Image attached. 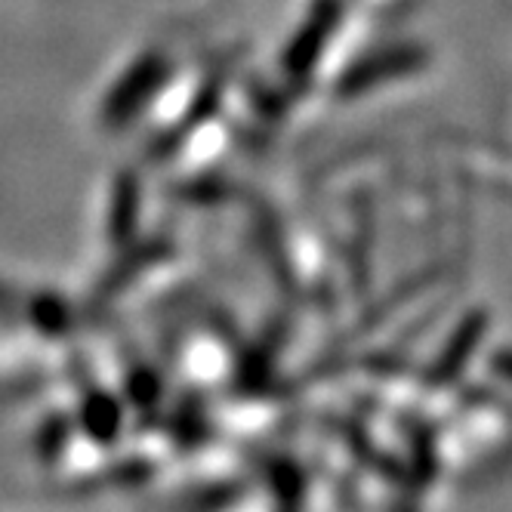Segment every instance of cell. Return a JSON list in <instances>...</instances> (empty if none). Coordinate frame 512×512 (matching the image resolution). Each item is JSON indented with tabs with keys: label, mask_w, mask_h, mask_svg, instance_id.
<instances>
[{
	"label": "cell",
	"mask_w": 512,
	"mask_h": 512,
	"mask_svg": "<svg viewBox=\"0 0 512 512\" xmlns=\"http://www.w3.org/2000/svg\"><path fill=\"white\" fill-rule=\"evenodd\" d=\"M167 78H170V62L164 53L149 50V53L136 56L133 65H127V71L102 99V108H99L102 127H112V130L127 127L142 108L161 93Z\"/></svg>",
	"instance_id": "6da1fadb"
},
{
	"label": "cell",
	"mask_w": 512,
	"mask_h": 512,
	"mask_svg": "<svg viewBox=\"0 0 512 512\" xmlns=\"http://www.w3.org/2000/svg\"><path fill=\"white\" fill-rule=\"evenodd\" d=\"M426 62H429V53L417 44H398V47L374 50L343 71V78L337 81V96L340 99L368 96L380 84L417 75V71H423Z\"/></svg>",
	"instance_id": "7a4b0ae2"
},
{
	"label": "cell",
	"mask_w": 512,
	"mask_h": 512,
	"mask_svg": "<svg viewBox=\"0 0 512 512\" xmlns=\"http://www.w3.org/2000/svg\"><path fill=\"white\" fill-rule=\"evenodd\" d=\"M343 19V4L340 0H315L306 22L297 28V34L290 38L287 50H284V71L290 78H309L324 47L331 44V38L340 28Z\"/></svg>",
	"instance_id": "3957f363"
},
{
	"label": "cell",
	"mask_w": 512,
	"mask_h": 512,
	"mask_svg": "<svg viewBox=\"0 0 512 512\" xmlns=\"http://www.w3.org/2000/svg\"><path fill=\"white\" fill-rule=\"evenodd\" d=\"M78 435L96 448H115L127 429V398L108 386L90 383L81 389L75 405Z\"/></svg>",
	"instance_id": "277c9868"
},
{
	"label": "cell",
	"mask_w": 512,
	"mask_h": 512,
	"mask_svg": "<svg viewBox=\"0 0 512 512\" xmlns=\"http://www.w3.org/2000/svg\"><path fill=\"white\" fill-rule=\"evenodd\" d=\"M485 334H488V312L485 309H469L454 324V331L445 340V346L435 352L432 364H429L426 374H423V383L429 389H442V386L454 383L466 371L469 358L479 352Z\"/></svg>",
	"instance_id": "5b68a950"
},
{
	"label": "cell",
	"mask_w": 512,
	"mask_h": 512,
	"mask_svg": "<svg viewBox=\"0 0 512 512\" xmlns=\"http://www.w3.org/2000/svg\"><path fill=\"white\" fill-rule=\"evenodd\" d=\"M142 216V186L133 170H124L112 182V195H108L105 210V238L112 247L127 250L136 241Z\"/></svg>",
	"instance_id": "8992f818"
},
{
	"label": "cell",
	"mask_w": 512,
	"mask_h": 512,
	"mask_svg": "<svg viewBox=\"0 0 512 512\" xmlns=\"http://www.w3.org/2000/svg\"><path fill=\"white\" fill-rule=\"evenodd\" d=\"M22 315L34 331L50 340L65 337L71 324H75V312H71L68 300L53 294V290H34V294H28L22 300Z\"/></svg>",
	"instance_id": "52a82bcc"
},
{
	"label": "cell",
	"mask_w": 512,
	"mask_h": 512,
	"mask_svg": "<svg viewBox=\"0 0 512 512\" xmlns=\"http://www.w3.org/2000/svg\"><path fill=\"white\" fill-rule=\"evenodd\" d=\"M78 435V423H75V411H50L38 426H34V438H31V451L44 466H56L65 451L71 448Z\"/></svg>",
	"instance_id": "ba28073f"
},
{
	"label": "cell",
	"mask_w": 512,
	"mask_h": 512,
	"mask_svg": "<svg viewBox=\"0 0 512 512\" xmlns=\"http://www.w3.org/2000/svg\"><path fill=\"white\" fill-rule=\"evenodd\" d=\"M161 377L155 374V368H130L127 380H124V398L127 405L139 408V411H152L161 401Z\"/></svg>",
	"instance_id": "9c48e42d"
},
{
	"label": "cell",
	"mask_w": 512,
	"mask_h": 512,
	"mask_svg": "<svg viewBox=\"0 0 512 512\" xmlns=\"http://www.w3.org/2000/svg\"><path fill=\"white\" fill-rule=\"evenodd\" d=\"M269 482H272L275 497H278V500H284V503H297V500H300V494H303V485H306L303 472H300L297 466H290L287 460H281V463H275V466H272Z\"/></svg>",
	"instance_id": "30bf717a"
},
{
	"label": "cell",
	"mask_w": 512,
	"mask_h": 512,
	"mask_svg": "<svg viewBox=\"0 0 512 512\" xmlns=\"http://www.w3.org/2000/svg\"><path fill=\"white\" fill-rule=\"evenodd\" d=\"M491 371H494L500 380L512 383V346H503V349H497V352L491 355Z\"/></svg>",
	"instance_id": "8fae6325"
},
{
	"label": "cell",
	"mask_w": 512,
	"mask_h": 512,
	"mask_svg": "<svg viewBox=\"0 0 512 512\" xmlns=\"http://www.w3.org/2000/svg\"><path fill=\"white\" fill-rule=\"evenodd\" d=\"M22 300L25 297H19V294H13V287H7V284H0V312H22Z\"/></svg>",
	"instance_id": "7c38bea8"
}]
</instances>
